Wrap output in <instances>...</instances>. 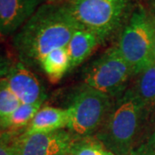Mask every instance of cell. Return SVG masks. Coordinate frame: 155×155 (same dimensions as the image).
<instances>
[{"label":"cell","mask_w":155,"mask_h":155,"mask_svg":"<svg viewBox=\"0 0 155 155\" xmlns=\"http://www.w3.org/2000/svg\"><path fill=\"white\" fill-rule=\"evenodd\" d=\"M70 122L68 109L56 107H42L35 115L31 122L24 128L22 134L48 133L67 128Z\"/></svg>","instance_id":"cell-10"},{"label":"cell","mask_w":155,"mask_h":155,"mask_svg":"<svg viewBox=\"0 0 155 155\" xmlns=\"http://www.w3.org/2000/svg\"><path fill=\"white\" fill-rule=\"evenodd\" d=\"M147 117L134 88H127L114 102L94 137L115 155H132Z\"/></svg>","instance_id":"cell-2"},{"label":"cell","mask_w":155,"mask_h":155,"mask_svg":"<svg viewBox=\"0 0 155 155\" xmlns=\"http://www.w3.org/2000/svg\"><path fill=\"white\" fill-rule=\"evenodd\" d=\"M78 27L66 3H43L14 34L12 45L19 61L36 71L52 51L67 48Z\"/></svg>","instance_id":"cell-1"},{"label":"cell","mask_w":155,"mask_h":155,"mask_svg":"<svg viewBox=\"0 0 155 155\" xmlns=\"http://www.w3.org/2000/svg\"><path fill=\"white\" fill-rule=\"evenodd\" d=\"M133 71L116 46L107 49L89 66L84 73V84L117 98L127 89Z\"/></svg>","instance_id":"cell-6"},{"label":"cell","mask_w":155,"mask_h":155,"mask_svg":"<svg viewBox=\"0 0 155 155\" xmlns=\"http://www.w3.org/2000/svg\"><path fill=\"white\" fill-rule=\"evenodd\" d=\"M48 3H61L62 0H46Z\"/></svg>","instance_id":"cell-22"},{"label":"cell","mask_w":155,"mask_h":155,"mask_svg":"<svg viewBox=\"0 0 155 155\" xmlns=\"http://www.w3.org/2000/svg\"><path fill=\"white\" fill-rule=\"evenodd\" d=\"M0 155H17L11 145L2 137H0Z\"/></svg>","instance_id":"cell-19"},{"label":"cell","mask_w":155,"mask_h":155,"mask_svg":"<svg viewBox=\"0 0 155 155\" xmlns=\"http://www.w3.org/2000/svg\"><path fill=\"white\" fill-rule=\"evenodd\" d=\"M133 0H69L67 9L78 28L97 35L102 43L124 27Z\"/></svg>","instance_id":"cell-3"},{"label":"cell","mask_w":155,"mask_h":155,"mask_svg":"<svg viewBox=\"0 0 155 155\" xmlns=\"http://www.w3.org/2000/svg\"><path fill=\"white\" fill-rule=\"evenodd\" d=\"M21 105V102L11 91L5 78H2L0 80V120L11 115Z\"/></svg>","instance_id":"cell-16"},{"label":"cell","mask_w":155,"mask_h":155,"mask_svg":"<svg viewBox=\"0 0 155 155\" xmlns=\"http://www.w3.org/2000/svg\"><path fill=\"white\" fill-rule=\"evenodd\" d=\"M133 88L147 116L155 113V63L139 73Z\"/></svg>","instance_id":"cell-12"},{"label":"cell","mask_w":155,"mask_h":155,"mask_svg":"<svg viewBox=\"0 0 155 155\" xmlns=\"http://www.w3.org/2000/svg\"><path fill=\"white\" fill-rule=\"evenodd\" d=\"M12 65L13 64L11 62L10 59L0 53V80L7 76Z\"/></svg>","instance_id":"cell-17"},{"label":"cell","mask_w":155,"mask_h":155,"mask_svg":"<svg viewBox=\"0 0 155 155\" xmlns=\"http://www.w3.org/2000/svg\"><path fill=\"white\" fill-rule=\"evenodd\" d=\"M101 43L98 37L93 33L83 28H76L67 46L70 70L83 63Z\"/></svg>","instance_id":"cell-11"},{"label":"cell","mask_w":155,"mask_h":155,"mask_svg":"<svg viewBox=\"0 0 155 155\" xmlns=\"http://www.w3.org/2000/svg\"><path fill=\"white\" fill-rule=\"evenodd\" d=\"M116 46L131 67L134 76L154 63L149 12L141 5L133 10Z\"/></svg>","instance_id":"cell-4"},{"label":"cell","mask_w":155,"mask_h":155,"mask_svg":"<svg viewBox=\"0 0 155 155\" xmlns=\"http://www.w3.org/2000/svg\"><path fill=\"white\" fill-rule=\"evenodd\" d=\"M67 155H115L93 137H81L72 144Z\"/></svg>","instance_id":"cell-15"},{"label":"cell","mask_w":155,"mask_h":155,"mask_svg":"<svg viewBox=\"0 0 155 155\" xmlns=\"http://www.w3.org/2000/svg\"><path fill=\"white\" fill-rule=\"evenodd\" d=\"M150 20H151L152 32H153V62L155 63V19L150 15Z\"/></svg>","instance_id":"cell-20"},{"label":"cell","mask_w":155,"mask_h":155,"mask_svg":"<svg viewBox=\"0 0 155 155\" xmlns=\"http://www.w3.org/2000/svg\"><path fill=\"white\" fill-rule=\"evenodd\" d=\"M5 78L22 104L44 103L47 95L43 84L35 72L20 61L12 65Z\"/></svg>","instance_id":"cell-8"},{"label":"cell","mask_w":155,"mask_h":155,"mask_svg":"<svg viewBox=\"0 0 155 155\" xmlns=\"http://www.w3.org/2000/svg\"><path fill=\"white\" fill-rule=\"evenodd\" d=\"M113 104L112 97L84 84L67 108L70 113L67 129L78 138L95 135L110 114Z\"/></svg>","instance_id":"cell-5"},{"label":"cell","mask_w":155,"mask_h":155,"mask_svg":"<svg viewBox=\"0 0 155 155\" xmlns=\"http://www.w3.org/2000/svg\"><path fill=\"white\" fill-rule=\"evenodd\" d=\"M43 4V0H0V36L17 32Z\"/></svg>","instance_id":"cell-9"},{"label":"cell","mask_w":155,"mask_h":155,"mask_svg":"<svg viewBox=\"0 0 155 155\" xmlns=\"http://www.w3.org/2000/svg\"><path fill=\"white\" fill-rule=\"evenodd\" d=\"M150 8V15L155 19V0H147Z\"/></svg>","instance_id":"cell-21"},{"label":"cell","mask_w":155,"mask_h":155,"mask_svg":"<svg viewBox=\"0 0 155 155\" xmlns=\"http://www.w3.org/2000/svg\"><path fill=\"white\" fill-rule=\"evenodd\" d=\"M42 103L35 104H22L11 115L0 120V131L13 133L24 130L35 115L41 108Z\"/></svg>","instance_id":"cell-14"},{"label":"cell","mask_w":155,"mask_h":155,"mask_svg":"<svg viewBox=\"0 0 155 155\" xmlns=\"http://www.w3.org/2000/svg\"><path fill=\"white\" fill-rule=\"evenodd\" d=\"M132 155H155V132L146 147L140 150L138 153H134Z\"/></svg>","instance_id":"cell-18"},{"label":"cell","mask_w":155,"mask_h":155,"mask_svg":"<svg viewBox=\"0 0 155 155\" xmlns=\"http://www.w3.org/2000/svg\"><path fill=\"white\" fill-rule=\"evenodd\" d=\"M70 71V59L67 48L52 51L43 59L41 65V72L48 78L50 82L57 83Z\"/></svg>","instance_id":"cell-13"},{"label":"cell","mask_w":155,"mask_h":155,"mask_svg":"<svg viewBox=\"0 0 155 155\" xmlns=\"http://www.w3.org/2000/svg\"><path fill=\"white\" fill-rule=\"evenodd\" d=\"M78 137L68 129L19 134L11 145L17 155H67Z\"/></svg>","instance_id":"cell-7"}]
</instances>
